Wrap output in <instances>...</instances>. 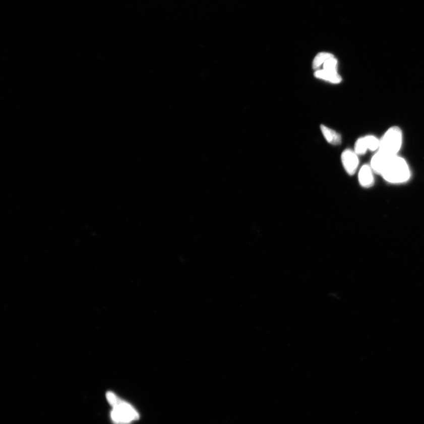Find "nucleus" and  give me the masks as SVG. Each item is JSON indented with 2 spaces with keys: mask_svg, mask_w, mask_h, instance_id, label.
Listing matches in <instances>:
<instances>
[{
  "mask_svg": "<svg viewBox=\"0 0 424 424\" xmlns=\"http://www.w3.org/2000/svg\"><path fill=\"white\" fill-rule=\"evenodd\" d=\"M402 143V133L398 127H392L385 132L380 140L379 150L391 156H397Z\"/></svg>",
  "mask_w": 424,
  "mask_h": 424,
  "instance_id": "3",
  "label": "nucleus"
},
{
  "mask_svg": "<svg viewBox=\"0 0 424 424\" xmlns=\"http://www.w3.org/2000/svg\"><path fill=\"white\" fill-rule=\"evenodd\" d=\"M373 171L372 168L367 164L360 168L358 174V179L360 185L362 187L369 188L374 185V177Z\"/></svg>",
  "mask_w": 424,
  "mask_h": 424,
  "instance_id": "6",
  "label": "nucleus"
},
{
  "mask_svg": "<svg viewBox=\"0 0 424 424\" xmlns=\"http://www.w3.org/2000/svg\"><path fill=\"white\" fill-rule=\"evenodd\" d=\"M324 69L330 70V71L337 72L338 68V60L334 56L330 58H329L327 62L324 63Z\"/></svg>",
  "mask_w": 424,
  "mask_h": 424,
  "instance_id": "12",
  "label": "nucleus"
},
{
  "mask_svg": "<svg viewBox=\"0 0 424 424\" xmlns=\"http://www.w3.org/2000/svg\"><path fill=\"white\" fill-rule=\"evenodd\" d=\"M381 175L390 183L398 184L407 181L411 173L406 160L397 155L391 157Z\"/></svg>",
  "mask_w": 424,
  "mask_h": 424,
  "instance_id": "2",
  "label": "nucleus"
},
{
  "mask_svg": "<svg viewBox=\"0 0 424 424\" xmlns=\"http://www.w3.org/2000/svg\"><path fill=\"white\" fill-rule=\"evenodd\" d=\"M334 55L329 52H322L315 56L313 62V68L317 70L320 68L329 58L334 57Z\"/></svg>",
  "mask_w": 424,
  "mask_h": 424,
  "instance_id": "9",
  "label": "nucleus"
},
{
  "mask_svg": "<svg viewBox=\"0 0 424 424\" xmlns=\"http://www.w3.org/2000/svg\"><path fill=\"white\" fill-rule=\"evenodd\" d=\"M365 138L368 149L371 151H376L379 150L380 146V140L373 135H368L364 137Z\"/></svg>",
  "mask_w": 424,
  "mask_h": 424,
  "instance_id": "10",
  "label": "nucleus"
},
{
  "mask_svg": "<svg viewBox=\"0 0 424 424\" xmlns=\"http://www.w3.org/2000/svg\"><path fill=\"white\" fill-rule=\"evenodd\" d=\"M367 150H369V149H368L366 140L365 138H364V137H363V138H360L357 140V141L355 143L354 150V152L357 154V155H364V154H365L367 152Z\"/></svg>",
  "mask_w": 424,
  "mask_h": 424,
  "instance_id": "11",
  "label": "nucleus"
},
{
  "mask_svg": "<svg viewBox=\"0 0 424 424\" xmlns=\"http://www.w3.org/2000/svg\"><path fill=\"white\" fill-rule=\"evenodd\" d=\"M388 154L378 151L371 160V167L375 172L381 174L392 157Z\"/></svg>",
  "mask_w": 424,
  "mask_h": 424,
  "instance_id": "5",
  "label": "nucleus"
},
{
  "mask_svg": "<svg viewBox=\"0 0 424 424\" xmlns=\"http://www.w3.org/2000/svg\"><path fill=\"white\" fill-rule=\"evenodd\" d=\"M358 155L353 150H345L341 155V161L346 173L349 175L354 174L359 166Z\"/></svg>",
  "mask_w": 424,
  "mask_h": 424,
  "instance_id": "4",
  "label": "nucleus"
},
{
  "mask_svg": "<svg viewBox=\"0 0 424 424\" xmlns=\"http://www.w3.org/2000/svg\"><path fill=\"white\" fill-rule=\"evenodd\" d=\"M321 130L325 139L332 145H338L341 143V136L337 132L325 125L321 126Z\"/></svg>",
  "mask_w": 424,
  "mask_h": 424,
  "instance_id": "8",
  "label": "nucleus"
},
{
  "mask_svg": "<svg viewBox=\"0 0 424 424\" xmlns=\"http://www.w3.org/2000/svg\"><path fill=\"white\" fill-rule=\"evenodd\" d=\"M314 76L317 79L333 84H338L342 81V78L338 72L330 71L324 69L317 70L314 73Z\"/></svg>",
  "mask_w": 424,
  "mask_h": 424,
  "instance_id": "7",
  "label": "nucleus"
},
{
  "mask_svg": "<svg viewBox=\"0 0 424 424\" xmlns=\"http://www.w3.org/2000/svg\"><path fill=\"white\" fill-rule=\"evenodd\" d=\"M106 398L113 406L111 419L117 424H128L139 418V414L131 405L119 398L113 392H108Z\"/></svg>",
  "mask_w": 424,
  "mask_h": 424,
  "instance_id": "1",
  "label": "nucleus"
}]
</instances>
